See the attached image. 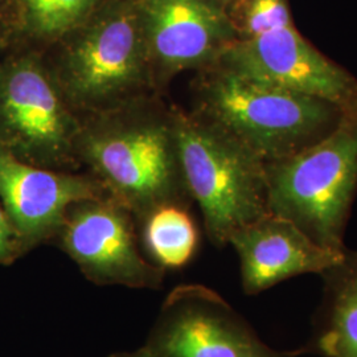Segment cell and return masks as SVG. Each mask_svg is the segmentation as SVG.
<instances>
[{
    "mask_svg": "<svg viewBox=\"0 0 357 357\" xmlns=\"http://www.w3.org/2000/svg\"><path fill=\"white\" fill-rule=\"evenodd\" d=\"M268 213L283 217L332 252L344 233L357 193V107L319 142L266 163Z\"/></svg>",
    "mask_w": 357,
    "mask_h": 357,
    "instance_id": "cell-4",
    "label": "cell"
},
{
    "mask_svg": "<svg viewBox=\"0 0 357 357\" xmlns=\"http://www.w3.org/2000/svg\"><path fill=\"white\" fill-rule=\"evenodd\" d=\"M319 275L323 293L307 351L323 357H357V250L345 248L340 259Z\"/></svg>",
    "mask_w": 357,
    "mask_h": 357,
    "instance_id": "cell-13",
    "label": "cell"
},
{
    "mask_svg": "<svg viewBox=\"0 0 357 357\" xmlns=\"http://www.w3.org/2000/svg\"><path fill=\"white\" fill-rule=\"evenodd\" d=\"M69 35L52 75L70 106L112 112L147 82L153 68L137 1L97 8Z\"/></svg>",
    "mask_w": 357,
    "mask_h": 357,
    "instance_id": "cell-5",
    "label": "cell"
},
{
    "mask_svg": "<svg viewBox=\"0 0 357 357\" xmlns=\"http://www.w3.org/2000/svg\"><path fill=\"white\" fill-rule=\"evenodd\" d=\"M1 48H3V33L0 32V51H1Z\"/></svg>",
    "mask_w": 357,
    "mask_h": 357,
    "instance_id": "cell-20",
    "label": "cell"
},
{
    "mask_svg": "<svg viewBox=\"0 0 357 357\" xmlns=\"http://www.w3.org/2000/svg\"><path fill=\"white\" fill-rule=\"evenodd\" d=\"M77 153L107 195L143 221L165 205L191 199L178 159L172 115L107 116L81 128Z\"/></svg>",
    "mask_w": 357,
    "mask_h": 357,
    "instance_id": "cell-1",
    "label": "cell"
},
{
    "mask_svg": "<svg viewBox=\"0 0 357 357\" xmlns=\"http://www.w3.org/2000/svg\"><path fill=\"white\" fill-rule=\"evenodd\" d=\"M143 243L153 264L162 268H181L197 250L199 231L181 205H165L143 221Z\"/></svg>",
    "mask_w": 357,
    "mask_h": 357,
    "instance_id": "cell-14",
    "label": "cell"
},
{
    "mask_svg": "<svg viewBox=\"0 0 357 357\" xmlns=\"http://www.w3.org/2000/svg\"><path fill=\"white\" fill-rule=\"evenodd\" d=\"M172 118L187 190L208 238L222 248L234 231L268 215L266 162L202 113Z\"/></svg>",
    "mask_w": 357,
    "mask_h": 357,
    "instance_id": "cell-3",
    "label": "cell"
},
{
    "mask_svg": "<svg viewBox=\"0 0 357 357\" xmlns=\"http://www.w3.org/2000/svg\"><path fill=\"white\" fill-rule=\"evenodd\" d=\"M109 357H155L153 354L143 345L139 349L132 351V352H118V354H113Z\"/></svg>",
    "mask_w": 357,
    "mask_h": 357,
    "instance_id": "cell-18",
    "label": "cell"
},
{
    "mask_svg": "<svg viewBox=\"0 0 357 357\" xmlns=\"http://www.w3.org/2000/svg\"><path fill=\"white\" fill-rule=\"evenodd\" d=\"M24 255L20 238L0 204V266H8Z\"/></svg>",
    "mask_w": 357,
    "mask_h": 357,
    "instance_id": "cell-17",
    "label": "cell"
},
{
    "mask_svg": "<svg viewBox=\"0 0 357 357\" xmlns=\"http://www.w3.org/2000/svg\"><path fill=\"white\" fill-rule=\"evenodd\" d=\"M137 6L151 68L205 69L238 38L221 0H137Z\"/></svg>",
    "mask_w": 357,
    "mask_h": 357,
    "instance_id": "cell-10",
    "label": "cell"
},
{
    "mask_svg": "<svg viewBox=\"0 0 357 357\" xmlns=\"http://www.w3.org/2000/svg\"><path fill=\"white\" fill-rule=\"evenodd\" d=\"M238 38H253L293 24L287 0H237L230 13Z\"/></svg>",
    "mask_w": 357,
    "mask_h": 357,
    "instance_id": "cell-16",
    "label": "cell"
},
{
    "mask_svg": "<svg viewBox=\"0 0 357 357\" xmlns=\"http://www.w3.org/2000/svg\"><path fill=\"white\" fill-rule=\"evenodd\" d=\"M229 243L240 258L241 286L246 295L303 274H321L343 252H332L312 241L291 221L268 213L234 231Z\"/></svg>",
    "mask_w": 357,
    "mask_h": 357,
    "instance_id": "cell-12",
    "label": "cell"
},
{
    "mask_svg": "<svg viewBox=\"0 0 357 357\" xmlns=\"http://www.w3.org/2000/svg\"><path fill=\"white\" fill-rule=\"evenodd\" d=\"M215 65V64H213ZM216 65L257 82L320 98L343 110L357 107V78L290 26L237 38Z\"/></svg>",
    "mask_w": 357,
    "mask_h": 357,
    "instance_id": "cell-9",
    "label": "cell"
},
{
    "mask_svg": "<svg viewBox=\"0 0 357 357\" xmlns=\"http://www.w3.org/2000/svg\"><path fill=\"white\" fill-rule=\"evenodd\" d=\"M200 112L266 163L323 139L345 110L335 103L257 82L212 65L200 78Z\"/></svg>",
    "mask_w": 357,
    "mask_h": 357,
    "instance_id": "cell-2",
    "label": "cell"
},
{
    "mask_svg": "<svg viewBox=\"0 0 357 357\" xmlns=\"http://www.w3.org/2000/svg\"><path fill=\"white\" fill-rule=\"evenodd\" d=\"M81 128L40 57L0 59V149L28 165L57 171L73 160Z\"/></svg>",
    "mask_w": 357,
    "mask_h": 357,
    "instance_id": "cell-6",
    "label": "cell"
},
{
    "mask_svg": "<svg viewBox=\"0 0 357 357\" xmlns=\"http://www.w3.org/2000/svg\"><path fill=\"white\" fill-rule=\"evenodd\" d=\"M4 11H10L11 13V4H10V0H0V20L3 17V13ZM1 28V26H0ZM1 32V29H0Z\"/></svg>",
    "mask_w": 357,
    "mask_h": 357,
    "instance_id": "cell-19",
    "label": "cell"
},
{
    "mask_svg": "<svg viewBox=\"0 0 357 357\" xmlns=\"http://www.w3.org/2000/svg\"><path fill=\"white\" fill-rule=\"evenodd\" d=\"M56 240L94 284L156 290L165 281L142 255L132 215L110 196L72 205Z\"/></svg>",
    "mask_w": 357,
    "mask_h": 357,
    "instance_id": "cell-8",
    "label": "cell"
},
{
    "mask_svg": "<svg viewBox=\"0 0 357 357\" xmlns=\"http://www.w3.org/2000/svg\"><path fill=\"white\" fill-rule=\"evenodd\" d=\"M102 0H10L17 28L29 38H64L89 19Z\"/></svg>",
    "mask_w": 357,
    "mask_h": 357,
    "instance_id": "cell-15",
    "label": "cell"
},
{
    "mask_svg": "<svg viewBox=\"0 0 357 357\" xmlns=\"http://www.w3.org/2000/svg\"><path fill=\"white\" fill-rule=\"evenodd\" d=\"M105 196L97 178L32 166L0 149V204L24 255L56 240L72 205Z\"/></svg>",
    "mask_w": 357,
    "mask_h": 357,
    "instance_id": "cell-11",
    "label": "cell"
},
{
    "mask_svg": "<svg viewBox=\"0 0 357 357\" xmlns=\"http://www.w3.org/2000/svg\"><path fill=\"white\" fill-rule=\"evenodd\" d=\"M144 347L155 357H299L306 347L277 351L215 290L178 284L167 295Z\"/></svg>",
    "mask_w": 357,
    "mask_h": 357,
    "instance_id": "cell-7",
    "label": "cell"
}]
</instances>
